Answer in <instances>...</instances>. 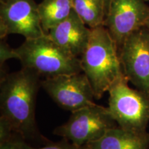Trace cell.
Here are the masks:
<instances>
[{"label": "cell", "instance_id": "6", "mask_svg": "<svg viewBox=\"0 0 149 149\" xmlns=\"http://www.w3.org/2000/svg\"><path fill=\"white\" fill-rule=\"evenodd\" d=\"M123 73L136 88L149 95V30L130 34L119 48Z\"/></svg>", "mask_w": 149, "mask_h": 149}, {"label": "cell", "instance_id": "22", "mask_svg": "<svg viewBox=\"0 0 149 149\" xmlns=\"http://www.w3.org/2000/svg\"><path fill=\"white\" fill-rule=\"evenodd\" d=\"M1 1H3V0H1Z\"/></svg>", "mask_w": 149, "mask_h": 149}, {"label": "cell", "instance_id": "9", "mask_svg": "<svg viewBox=\"0 0 149 149\" xmlns=\"http://www.w3.org/2000/svg\"><path fill=\"white\" fill-rule=\"evenodd\" d=\"M144 0H112L104 26L120 48L126 39L144 26L149 18V6Z\"/></svg>", "mask_w": 149, "mask_h": 149}, {"label": "cell", "instance_id": "21", "mask_svg": "<svg viewBox=\"0 0 149 149\" xmlns=\"http://www.w3.org/2000/svg\"><path fill=\"white\" fill-rule=\"evenodd\" d=\"M85 149H87V148H86V147H85Z\"/></svg>", "mask_w": 149, "mask_h": 149}, {"label": "cell", "instance_id": "20", "mask_svg": "<svg viewBox=\"0 0 149 149\" xmlns=\"http://www.w3.org/2000/svg\"><path fill=\"white\" fill-rule=\"evenodd\" d=\"M145 1H149V0H144Z\"/></svg>", "mask_w": 149, "mask_h": 149}, {"label": "cell", "instance_id": "2", "mask_svg": "<svg viewBox=\"0 0 149 149\" xmlns=\"http://www.w3.org/2000/svg\"><path fill=\"white\" fill-rule=\"evenodd\" d=\"M82 72L88 78L95 100H100L124 76L119 48L107 28L91 29L88 46L80 57Z\"/></svg>", "mask_w": 149, "mask_h": 149}, {"label": "cell", "instance_id": "16", "mask_svg": "<svg viewBox=\"0 0 149 149\" xmlns=\"http://www.w3.org/2000/svg\"><path fill=\"white\" fill-rule=\"evenodd\" d=\"M15 133L9 121L4 117H0V143L8 140Z\"/></svg>", "mask_w": 149, "mask_h": 149}, {"label": "cell", "instance_id": "19", "mask_svg": "<svg viewBox=\"0 0 149 149\" xmlns=\"http://www.w3.org/2000/svg\"><path fill=\"white\" fill-rule=\"evenodd\" d=\"M146 26L147 29H148V30H149V18H148V21L146 22V24H145V26Z\"/></svg>", "mask_w": 149, "mask_h": 149}, {"label": "cell", "instance_id": "13", "mask_svg": "<svg viewBox=\"0 0 149 149\" xmlns=\"http://www.w3.org/2000/svg\"><path fill=\"white\" fill-rule=\"evenodd\" d=\"M72 9L90 29L104 26L107 15L102 0H71Z\"/></svg>", "mask_w": 149, "mask_h": 149}, {"label": "cell", "instance_id": "4", "mask_svg": "<svg viewBox=\"0 0 149 149\" xmlns=\"http://www.w3.org/2000/svg\"><path fill=\"white\" fill-rule=\"evenodd\" d=\"M123 76L109 90L111 115L120 127L135 132H146L149 123V95L128 86Z\"/></svg>", "mask_w": 149, "mask_h": 149}, {"label": "cell", "instance_id": "5", "mask_svg": "<svg viewBox=\"0 0 149 149\" xmlns=\"http://www.w3.org/2000/svg\"><path fill=\"white\" fill-rule=\"evenodd\" d=\"M117 126L108 108L95 104L72 112L68 120L56 128L53 133L84 146L101 139Z\"/></svg>", "mask_w": 149, "mask_h": 149}, {"label": "cell", "instance_id": "7", "mask_svg": "<svg viewBox=\"0 0 149 149\" xmlns=\"http://www.w3.org/2000/svg\"><path fill=\"white\" fill-rule=\"evenodd\" d=\"M41 86L59 107L75 111L95 105L94 93L83 72L46 77Z\"/></svg>", "mask_w": 149, "mask_h": 149}, {"label": "cell", "instance_id": "15", "mask_svg": "<svg viewBox=\"0 0 149 149\" xmlns=\"http://www.w3.org/2000/svg\"><path fill=\"white\" fill-rule=\"evenodd\" d=\"M26 142L22 136L15 133L8 140L0 143V149H25Z\"/></svg>", "mask_w": 149, "mask_h": 149}, {"label": "cell", "instance_id": "18", "mask_svg": "<svg viewBox=\"0 0 149 149\" xmlns=\"http://www.w3.org/2000/svg\"><path fill=\"white\" fill-rule=\"evenodd\" d=\"M103 2L104 3V6H105V8H106V10H107V14L108 13V10H109V6L111 4L112 0H102Z\"/></svg>", "mask_w": 149, "mask_h": 149}, {"label": "cell", "instance_id": "3", "mask_svg": "<svg viewBox=\"0 0 149 149\" xmlns=\"http://www.w3.org/2000/svg\"><path fill=\"white\" fill-rule=\"evenodd\" d=\"M14 51L22 66L46 77L82 72L80 59L65 51L47 34L26 40Z\"/></svg>", "mask_w": 149, "mask_h": 149}, {"label": "cell", "instance_id": "8", "mask_svg": "<svg viewBox=\"0 0 149 149\" xmlns=\"http://www.w3.org/2000/svg\"><path fill=\"white\" fill-rule=\"evenodd\" d=\"M38 4L34 0H3L0 4V37L21 35L26 40L46 33L41 24Z\"/></svg>", "mask_w": 149, "mask_h": 149}, {"label": "cell", "instance_id": "1", "mask_svg": "<svg viewBox=\"0 0 149 149\" xmlns=\"http://www.w3.org/2000/svg\"><path fill=\"white\" fill-rule=\"evenodd\" d=\"M40 74L23 68L18 71L1 74V116L9 121L15 133L27 140L46 144L48 139L41 135L35 120V104L41 86Z\"/></svg>", "mask_w": 149, "mask_h": 149}, {"label": "cell", "instance_id": "14", "mask_svg": "<svg viewBox=\"0 0 149 149\" xmlns=\"http://www.w3.org/2000/svg\"><path fill=\"white\" fill-rule=\"evenodd\" d=\"M24 147H25V149H85L84 146H77L65 138H63L62 140L57 141V142L49 141L45 144V146L41 147V148H35V147L31 146L27 142L25 143Z\"/></svg>", "mask_w": 149, "mask_h": 149}, {"label": "cell", "instance_id": "11", "mask_svg": "<svg viewBox=\"0 0 149 149\" xmlns=\"http://www.w3.org/2000/svg\"><path fill=\"white\" fill-rule=\"evenodd\" d=\"M87 149H149V133L125 130L119 126L101 139L85 145Z\"/></svg>", "mask_w": 149, "mask_h": 149}, {"label": "cell", "instance_id": "17", "mask_svg": "<svg viewBox=\"0 0 149 149\" xmlns=\"http://www.w3.org/2000/svg\"><path fill=\"white\" fill-rule=\"evenodd\" d=\"M11 58H15L16 55L13 48H11L4 41L1 40V46H0V62L1 66L6 61Z\"/></svg>", "mask_w": 149, "mask_h": 149}, {"label": "cell", "instance_id": "12", "mask_svg": "<svg viewBox=\"0 0 149 149\" xmlns=\"http://www.w3.org/2000/svg\"><path fill=\"white\" fill-rule=\"evenodd\" d=\"M42 26L46 34L69 16L72 10L71 0H42L38 4Z\"/></svg>", "mask_w": 149, "mask_h": 149}, {"label": "cell", "instance_id": "10", "mask_svg": "<svg viewBox=\"0 0 149 149\" xmlns=\"http://www.w3.org/2000/svg\"><path fill=\"white\" fill-rule=\"evenodd\" d=\"M91 33V29L72 9L69 16L50 30L47 35L65 51L80 58L88 46Z\"/></svg>", "mask_w": 149, "mask_h": 149}]
</instances>
